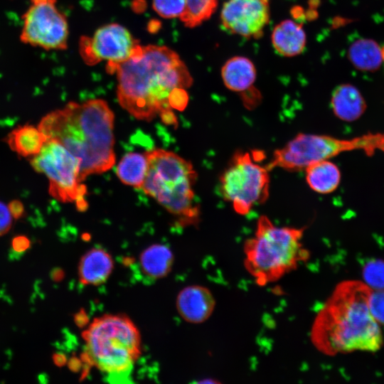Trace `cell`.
Returning <instances> with one entry per match:
<instances>
[{
  "label": "cell",
  "mask_w": 384,
  "mask_h": 384,
  "mask_svg": "<svg viewBox=\"0 0 384 384\" xmlns=\"http://www.w3.org/2000/svg\"><path fill=\"white\" fill-rule=\"evenodd\" d=\"M176 309L186 322L201 324L213 314L215 300L210 290L201 285H190L183 288L176 297Z\"/></svg>",
  "instance_id": "4fadbf2b"
},
{
  "label": "cell",
  "mask_w": 384,
  "mask_h": 384,
  "mask_svg": "<svg viewBox=\"0 0 384 384\" xmlns=\"http://www.w3.org/2000/svg\"><path fill=\"white\" fill-rule=\"evenodd\" d=\"M174 256L171 250L163 244H153L140 254L139 262L142 272L151 279L167 276L172 269Z\"/></svg>",
  "instance_id": "ac0fdd59"
},
{
  "label": "cell",
  "mask_w": 384,
  "mask_h": 384,
  "mask_svg": "<svg viewBox=\"0 0 384 384\" xmlns=\"http://www.w3.org/2000/svg\"><path fill=\"white\" fill-rule=\"evenodd\" d=\"M112 255L103 248L93 247L80 258L78 265L80 281L85 285L98 286L105 283L114 269Z\"/></svg>",
  "instance_id": "5bb4252c"
},
{
  "label": "cell",
  "mask_w": 384,
  "mask_h": 384,
  "mask_svg": "<svg viewBox=\"0 0 384 384\" xmlns=\"http://www.w3.org/2000/svg\"><path fill=\"white\" fill-rule=\"evenodd\" d=\"M82 338L85 360L108 380L127 378L142 354L140 331L124 314L95 318L82 332Z\"/></svg>",
  "instance_id": "5b68a950"
},
{
  "label": "cell",
  "mask_w": 384,
  "mask_h": 384,
  "mask_svg": "<svg viewBox=\"0 0 384 384\" xmlns=\"http://www.w3.org/2000/svg\"><path fill=\"white\" fill-rule=\"evenodd\" d=\"M33 169L48 177L49 193L60 202H75L79 211L88 208L87 188L80 176V161L55 139H48L30 161Z\"/></svg>",
  "instance_id": "ba28073f"
},
{
  "label": "cell",
  "mask_w": 384,
  "mask_h": 384,
  "mask_svg": "<svg viewBox=\"0 0 384 384\" xmlns=\"http://www.w3.org/2000/svg\"><path fill=\"white\" fill-rule=\"evenodd\" d=\"M138 45L126 28L110 23L99 28L92 38H82L80 53L89 64L107 61V71L112 73L118 65L132 55Z\"/></svg>",
  "instance_id": "8fae6325"
},
{
  "label": "cell",
  "mask_w": 384,
  "mask_h": 384,
  "mask_svg": "<svg viewBox=\"0 0 384 384\" xmlns=\"http://www.w3.org/2000/svg\"><path fill=\"white\" fill-rule=\"evenodd\" d=\"M269 0H228L220 20L229 32L245 38L260 36L270 20Z\"/></svg>",
  "instance_id": "7c38bea8"
},
{
  "label": "cell",
  "mask_w": 384,
  "mask_h": 384,
  "mask_svg": "<svg viewBox=\"0 0 384 384\" xmlns=\"http://www.w3.org/2000/svg\"><path fill=\"white\" fill-rule=\"evenodd\" d=\"M363 282L372 290H384V260H369L363 269Z\"/></svg>",
  "instance_id": "cb8c5ba5"
},
{
  "label": "cell",
  "mask_w": 384,
  "mask_h": 384,
  "mask_svg": "<svg viewBox=\"0 0 384 384\" xmlns=\"http://www.w3.org/2000/svg\"><path fill=\"white\" fill-rule=\"evenodd\" d=\"M148 168L145 153L129 152L119 162L116 173L125 185L142 188Z\"/></svg>",
  "instance_id": "44dd1931"
},
{
  "label": "cell",
  "mask_w": 384,
  "mask_h": 384,
  "mask_svg": "<svg viewBox=\"0 0 384 384\" xmlns=\"http://www.w3.org/2000/svg\"><path fill=\"white\" fill-rule=\"evenodd\" d=\"M12 219L9 207L0 201V236L9 231L12 225Z\"/></svg>",
  "instance_id": "4316f807"
},
{
  "label": "cell",
  "mask_w": 384,
  "mask_h": 384,
  "mask_svg": "<svg viewBox=\"0 0 384 384\" xmlns=\"http://www.w3.org/2000/svg\"><path fill=\"white\" fill-rule=\"evenodd\" d=\"M46 140L38 128L30 124L16 127L6 138L11 149L25 157L38 154Z\"/></svg>",
  "instance_id": "ffe728a7"
},
{
  "label": "cell",
  "mask_w": 384,
  "mask_h": 384,
  "mask_svg": "<svg viewBox=\"0 0 384 384\" xmlns=\"http://www.w3.org/2000/svg\"><path fill=\"white\" fill-rule=\"evenodd\" d=\"M371 289L361 281L338 283L316 315L310 331L314 348L326 356L375 352L383 343L380 324L368 304Z\"/></svg>",
  "instance_id": "7a4b0ae2"
},
{
  "label": "cell",
  "mask_w": 384,
  "mask_h": 384,
  "mask_svg": "<svg viewBox=\"0 0 384 384\" xmlns=\"http://www.w3.org/2000/svg\"><path fill=\"white\" fill-rule=\"evenodd\" d=\"M117 95L121 107L137 119L176 124L169 100L193 80L178 55L166 46L138 45L132 55L116 67Z\"/></svg>",
  "instance_id": "6da1fadb"
},
{
  "label": "cell",
  "mask_w": 384,
  "mask_h": 384,
  "mask_svg": "<svg viewBox=\"0 0 384 384\" xmlns=\"http://www.w3.org/2000/svg\"><path fill=\"white\" fill-rule=\"evenodd\" d=\"M148 168L142 190L183 224L198 223L195 203L197 173L193 164L176 153L161 149L145 152Z\"/></svg>",
  "instance_id": "8992f818"
},
{
  "label": "cell",
  "mask_w": 384,
  "mask_h": 384,
  "mask_svg": "<svg viewBox=\"0 0 384 384\" xmlns=\"http://www.w3.org/2000/svg\"><path fill=\"white\" fill-rule=\"evenodd\" d=\"M269 170L255 162L248 152L236 151L220 178L223 198L234 210L246 215L269 196Z\"/></svg>",
  "instance_id": "9c48e42d"
},
{
  "label": "cell",
  "mask_w": 384,
  "mask_h": 384,
  "mask_svg": "<svg viewBox=\"0 0 384 384\" xmlns=\"http://www.w3.org/2000/svg\"><path fill=\"white\" fill-rule=\"evenodd\" d=\"M368 304L374 319L379 324L384 325V290L371 289L368 299Z\"/></svg>",
  "instance_id": "484cf974"
},
{
  "label": "cell",
  "mask_w": 384,
  "mask_h": 384,
  "mask_svg": "<svg viewBox=\"0 0 384 384\" xmlns=\"http://www.w3.org/2000/svg\"><path fill=\"white\" fill-rule=\"evenodd\" d=\"M304 170L308 185L317 193H331L340 183V170L336 164L329 160L312 163Z\"/></svg>",
  "instance_id": "d6986e66"
},
{
  "label": "cell",
  "mask_w": 384,
  "mask_h": 384,
  "mask_svg": "<svg viewBox=\"0 0 384 384\" xmlns=\"http://www.w3.org/2000/svg\"><path fill=\"white\" fill-rule=\"evenodd\" d=\"M56 0H32L23 15V43L46 50L67 48L68 24L55 6Z\"/></svg>",
  "instance_id": "30bf717a"
},
{
  "label": "cell",
  "mask_w": 384,
  "mask_h": 384,
  "mask_svg": "<svg viewBox=\"0 0 384 384\" xmlns=\"http://www.w3.org/2000/svg\"><path fill=\"white\" fill-rule=\"evenodd\" d=\"M331 105L334 114L345 122L357 120L366 108L361 92L350 84H342L334 90Z\"/></svg>",
  "instance_id": "2e32d148"
},
{
  "label": "cell",
  "mask_w": 384,
  "mask_h": 384,
  "mask_svg": "<svg viewBox=\"0 0 384 384\" xmlns=\"http://www.w3.org/2000/svg\"><path fill=\"white\" fill-rule=\"evenodd\" d=\"M9 209L12 217L15 219H19L24 214V207L19 200H13L8 205Z\"/></svg>",
  "instance_id": "83f0119b"
},
{
  "label": "cell",
  "mask_w": 384,
  "mask_h": 384,
  "mask_svg": "<svg viewBox=\"0 0 384 384\" xmlns=\"http://www.w3.org/2000/svg\"><path fill=\"white\" fill-rule=\"evenodd\" d=\"M348 57L359 69L372 70L380 63V54L375 43L361 40L355 42L349 48Z\"/></svg>",
  "instance_id": "7402d4cb"
},
{
  "label": "cell",
  "mask_w": 384,
  "mask_h": 384,
  "mask_svg": "<svg viewBox=\"0 0 384 384\" xmlns=\"http://www.w3.org/2000/svg\"><path fill=\"white\" fill-rule=\"evenodd\" d=\"M29 246V240L25 236H17L13 239L12 247L17 252H22Z\"/></svg>",
  "instance_id": "f1b7e54d"
},
{
  "label": "cell",
  "mask_w": 384,
  "mask_h": 384,
  "mask_svg": "<svg viewBox=\"0 0 384 384\" xmlns=\"http://www.w3.org/2000/svg\"><path fill=\"white\" fill-rule=\"evenodd\" d=\"M186 7V0H153L154 9L164 18L181 17Z\"/></svg>",
  "instance_id": "d4e9b609"
},
{
  "label": "cell",
  "mask_w": 384,
  "mask_h": 384,
  "mask_svg": "<svg viewBox=\"0 0 384 384\" xmlns=\"http://www.w3.org/2000/svg\"><path fill=\"white\" fill-rule=\"evenodd\" d=\"M223 81L229 90L243 92L252 87L257 72L253 63L246 57L234 56L228 60L221 70Z\"/></svg>",
  "instance_id": "e0dca14e"
},
{
  "label": "cell",
  "mask_w": 384,
  "mask_h": 384,
  "mask_svg": "<svg viewBox=\"0 0 384 384\" xmlns=\"http://www.w3.org/2000/svg\"><path fill=\"white\" fill-rule=\"evenodd\" d=\"M185 12L180 17L188 27H195L208 19L214 13L217 0H186Z\"/></svg>",
  "instance_id": "603a6c76"
},
{
  "label": "cell",
  "mask_w": 384,
  "mask_h": 384,
  "mask_svg": "<svg viewBox=\"0 0 384 384\" xmlns=\"http://www.w3.org/2000/svg\"><path fill=\"white\" fill-rule=\"evenodd\" d=\"M271 40L274 50L285 57L300 54L306 43L302 26L290 19L281 21L274 28Z\"/></svg>",
  "instance_id": "9a60e30c"
},
{
  "label": "cell",
  "mask_w": 384,
  "mask_h": 384,
  "mask_svg": "<svg viewBox=\"0 0 384 384\" xmlns=\"http://www.w3.org/2000/svg\"><path fill=\"white\" fill-rule=\"evenodd\" d=\"M114 115L103 100L69 102L46 115L38 129L46 139H55L80 161L83 181L91 174L110 170L115 163Z\"/></svg>",
  "instance_id": "3957f363"
},
{
  "label": "cell",
  "mask_w": 384,
  "mask_h": 384,
  "mask_svg": "<svg viewBox=\"0 0 384 384\" xmlns=\"http://www.w3.org/2000/svg\"><path fill=\"white\" fill-rule=\"evenodd\" d=\"M304 230L277 227L266 215L258 218L255 235L243 247L245 268L258 286L278 281L309 260L302 242Z\"/></svg>",
  "instance_id": "277c9868"
},
{
  "label": "cell",
  "mask_w": 384,
  "mask_h": 384,
  "mask_svg": "<svg viewBox=\"0 0 384 384\" xmlns=\"http://www.w3.org/2000/svg\"><path fill=\"white\" fill-rule=\"evenodd\" d=\"M363 150L368 155L384 151V134H367L351 139L328 135L300 133L273 153L265 166L269 170L281 168L290 171L305 169L309 164L324 161L345 151Z\"/></svg>",
  "instance_id": "52a82bcc"
}]
</instances>
